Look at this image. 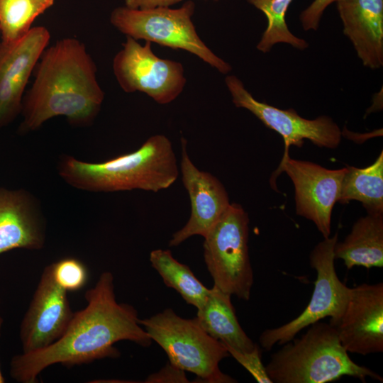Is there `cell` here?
Here are the masks:
<instances>
[{
	"label": "cell",
	"instance_id": "obj_1",
	"mask_svg": "<svg viewBox=\"0 0 383 383\" xmlns=\"http://www.w3.org/2000/svg\"><path fill=\"white\" fill-rule=\"evenodd\" d=\"M84 297L86 307L74 312L57 340L43 349L12 357L10 375L13 379L35 383L39 374L52 365L70 367L103 358H117L121 353L114 344L121 340L143 347L152 344V339L139 323L137 310L116 301L111 272H102Z\"/></svg>",
	"mask_w": 383,
	"mask_h": 383
},
{
	"label": "cell",
	"instance_id": "obj_2",
	"mask_svg": "<svg viewBox=\"0 0 383 383\" xmlns=\"http://www.w3.org/2000/svg\"><path fill=\"white\" fill-rule=\"evenodd\" d=\"M33 72L32 86L23 99L19 134L37 131L57 116L76 127L94 123L104 92L96 79V64L83 42L72 37L56 41L43 50Z\"/></svg>",
	"mask_w": 383,
	"mask_h": 383
},
{
	"label": "cell",
	"instance_id": "obj_3",
	"mask_svg": "<svg viewBox=\"0 0 383 383\" xmlns=\"http://www.w3.org/2000/svg\"><path fill=\"white\" fill-rule=\"evenodd\" d=\"M57 170L67 184L91 192H157L169 188L179 176L172 143L161 134L150 136L135 151L104 162H88L64 155Z\"/></svg>",
	"mask_w": 383,
	"mask_h": 383
},
{
	"label": "cell",
	"instance_id": "obj_4",
	"mask_svg": "<svg viewBox=\"0 0 383 383\" xmlns=\"http://www.w3.org/2000/svg\"><path fill=\"white\" fill-rule=\"evenodd\" d=\"M309 327L271 355L265 368L272 383H326L344 376L382 382L379 374L350 359L334 326L320 321Z\"/></svg>",
	"mask_w": 383,
	"mask_h": 383
},
{
	"label": "cell",
	"instance_id": "obj_5",
	"mask_svg": "<svg viewBox=\"0 0 383 383\" xmlns=\"http://www.w3.org/2000/svg\"><path fill=\"white\" fill-rule=\"evenodd\" d=\"M138 321L152 340L164 350L169 362L195 374L198 382H238L220 370V362L230 356L226 348L204 331L196 317L184 318L167 308Z\"/></svg>",
	"mask_w": 383,
	"mask_h": 383
},
{
	"label": "cell",
	"instance_id": "obj_6",
	"mask_svg": "<svg viewBox=\"0 0 383 383\" xmlns=\"http://www.w3.org/2000/svg\"><path fill=\"white\" fill-rule=\"evenodd\" d=\"M194 9L191 1L178 9L119 6L112 11L110 22L126 36L187 51L221 73H228L231 66L213 53L197 34L192 19Z\"/></svg>",
	"mask_w": 383,
	"mask_h": 383
},
{
	"label": "cell",
	"instance_id": "obj_7",
	"mask_svg": "<svg viewBox=\"0 0 383 383\" xmlns=\"http://www.w3.org/2000/svg\"><path fill=\"white\" fill-rule=\"evenodd\" d=\"M204 238V258L213 285L231 296L249 301L254 277L246 211L240 204L231 203Z\"/></svg>",
	"mask_w": 383,
	"mask_h": 383
},
{
	"label": "cell",
	"instance_id": "obj_8",
	"mask_svg": "<svg viewBox=\"0 0 383 383\" xmlns=\"http://www.w3.org/2000/svg\"><path fill=\"white\" fill-rule=\"evenodd\" d=\"M338 233L324 238L311 250V267L316 272L314 289L305 309L295 318L277 328L265 330L259 337L260 345L270 351L274 345L292 340L301 330L329 317L335 325L343 315L350 288L338 278L335 268L334 247Z\"/></svg>",
	"mask_w": 383,
	"mask_h": 383
},
{
	"label": "cell",
	"instance_id": "obj_9",
	"mask_svg": "<svg viewBox=\"0 0 383 383\" xmlns=\"http://www.w3.org/2000/svg\"><path fill=\"white\" fill-rule=\"evenodd\" d=\"M151 43L141 45L126 36L115 55L112 68L121 88L126 93L143 92L160 104L175 100L186 84L182 65L157 57Z\"/></svg>",
	"mask_w": 383,
	"mask_h": 383
},
{
	"label": "cell",
	"instance_id": "obj_10",
	"mask_svg": "<svg viewBox=\"0 0 383 383\" xmlns=\"http://www.w3.org/2000/svg\"><path fill=\"white\" fill-rule=\"evenodd\" d=\"M225 82L236 107L248 110L265 126L282 137L284 143L283 156L289 155L291 146L301 148L304 140L321 148L334 149L339 145L342 133L331 117L321 116L313 120L306 119L292 109H280L259 101L235 75L227 76Z\"/></svg>",
	"mask_w": 383,
	"mask_h": 383
},
{
	"label": "cell",
	"instance_id": "obj_11",
	"mask_svg": "<svg viewBox=\"0 0 383 383\" xmlns=\"http://www.w3.org/2000/svg\"><path fill=\"white\" fill-rule=\"evenodd\" d=\"M346 170V167L327 169L287 155L283 156L276 172V177L285 172L290 177L294 187L296 214L311 221L323 238L330 237L332 210L338 202Z\"/></svg>",
	"mask_w": 383,
	"mask_h": 383
},
{
	"label": "cell",
	"instance_id": "obj_12",
	"mask_svg": "<svg viewBox=\"0 0 383 383\" xmlns=\"http://www.w3.org/2000/svg\"><path fill=\"white\" fill-rule=\"evenodd\" d=\"M50 39L40 26L15 43L0 42V129L21 115L26 85Z\"/></svg>",
	"mask_w": 383,
	"mask_h": 383
},
{
	"label": "cell",
	"instance_id": "obj_13",
	"mask_svg": "<svg viewBox=\"0 0 383 383\" xmlns=\"http://www.w3.org/2000/svg\"><path fill=\"white\" fill-rule=\"evenodd\" d=\"M74 313L67 292L55 282L51 265L46 266L21 323L23 353L43 349L57 340Z\"/></svg>",
	"mask_w": 383,
	"mask_h": 383
},
{
	"label": "cell",
	"instance_id": "obj_14",
	"mask_svg": "<svg viewBox=\"0 0 383 383\" xmlns=\"http://www.w3.org/2000/svg\"><path fill=\"white\" fill-rule=\"evenodd\" d=\"M333 326L348 353L367 355L383 352V283L350 288L344 312Z\"/></svg>",
	"mask_w": 383,
	"mask_h": 383
},
{
	"label": "cell",
	"instance_id": "obj_15",
	"mask_svg": "<svg viewBox=\"0 0 383 383\" xmlns=\"http://www.w3.org/2000/svg\"><path fill=\"white\" fill-rule=\"evenodd\" d=\"M180 171L182 182L191 204L187 223L173 233L169 246H177L194 235L205 237L226 212L231 203L221 181L211 173L198 169L187 150V140L182 138Z\"/></svg>",
	"mask_w": 383,
	"mask_h": 383
},
{
	"label": "cell",
	"instance_id": "obj_16",
	"mask_svg": "<svg viewBox=\"0 0 383 383\" xmlns=\"http://www.w3.org/2000/svg\"><path fill=\"white\" fill-rule=\"evenodd\" d=\"M45 219L37 198L25 189L0 187V255L14 249L40 250Z\"/></svg>",
	"mask_w": 383,
	"mask_h": 383
},
{
	"label": "cell",
	"instance_id": "obj_17",
	"mask_svg": "<svg viewBox=\"0 0 383 383\" xmlns=\"http://www.w3.org/2000/svg\"><path fill=\"white\" fill-rule=\"evenodd\" d=\"M343 33L365 67L383 65V0H337Z\"/></svg>",
	"mask_w": 383,
	"mask_h": 383
},
{
	"label": "cell",
	"instance_id": "obj_18",
	"mask_svg": "<svg viewBox=\"0 0 383 383\" xmlns=\"http://www.w3.org/2000/svg\"><path fill=\"white\" fill-rule=\"evenodd\" d=\"M231 298L213 285L203 306L197 309L196 318L204 331L224 345L241 353L251 352L256 343L240 326Z\"/></svg>",
	"mask_w": 383,
	"mask_h": 383
},
{
	"label": "cell",
	"instance_id": "obj_19",
	"mask_svg": "<svg viewBox=\"0 0 383 383\" xmlns=\"http://www.w3.org/2000/svg\"><path fill=\"white\" fill-rule=\"evenodd\" d=\"M335 259L347 269L383 267V214L367 213L360 218L343 241L334 247Z\"/></svg>",
	"mask_w": 383,
	"mask_h": 383
},
{
	"label": "cell",
	"instance_id": "obj_20",
	"mask_svg": "<svg viewBox=\"0 0 383 383\" xmlns=\"http://www.w3.org/2000/svg\"><path fill=\"white\" fill-rule=\"evenodd\" d=\"M338 202L362 203L367 213L383 214V152L364 168L346 166Z\"/></svg>",
	"mask_w": 383,
	"mask_h": 383
},
{
	"label": "cell",
	"instance_id": "obj_21",
	"mask_svg": "<svg viewBox=\"0 0 383 383\" xmlns=\"http://www.w3.org/2000/svg\"><path fill=\"white\" fill-rule=\"evenodd\" d=\"M150 261L165 285L176 290L183 299L196 309L206 302L210 289L206 287L190 268L173 257L170 250L151 251Z\"/></svg>",
	"mask_w": 383,
	"mask_h": 383
},
{
	"label": "cell",
	"instance_id": "obj_22",
	"mask_svg": "<svg viewBox=\"0 0 383 383\" xmlns=\"http://www.w3.org/2000/svg\"><path fill=\"white\" fill-rule=\"evenodd\" d=\"M55 3V0H0L1 43H15L32 28L37 17Z\"/></svg>",
	"mask_w": 383,
	"mask_h": 383
},
{
	"label": "cell",
	"instance_id": "obj_23",
	"mask_svg": "<svg viewBox=\"0 0 383 383\" xmlns=\"http://www.w3.org/2000/svg\"><path fill=\"white\" fill-rule=\"evenodd\" d=\"M246 1L261 11L267 20V28L257 45L258 50L268 52L277 43H287L301 50L308 48V43L292 33L286 23V13L293 0Z\"/></svg>",
	"mask_w": 383,
	"mask_h": 383
},
{
	"label": "cell",
	"instance_id": "obj_24",
	"mask_svg": "<svg viewBox=\"0 0 383 383\" xmlns=\"http://www.w3.org/2000/svg\"><path fill=\"white\" fill-rule=\"evenodd\" d=\"M56 284L66 292L83 288L88 280V271L79 260L66 257L50 264Z\"/></svg>",
	"mask_w": 383,
	"mask_h": 383
},
{
	"label": "cell",
	"instance_id": "obj_25",
	"mask_svg": "<svg viewBox=\"0 0 383 383\" xmlns=\"http://www.w3.org/2000/svg\"><path fill=\"white\" fill-rule=\"evenodd\" d=\"M225 347L230 356L231 355L246 369L257 382L272 383L262 362V352L257 344L251 352L248 353H241L230 347L226 345Z\"/></svg>",
	"mask_w": 383,
	"mask_h": 383
},
{
	"label": "cell",
	"instance_id": "obj_26",
	"mask_svg": "<svg viewBox=\"0 0 383 383\" xmlns=\"http://www.w3.org/2000/svg\"><path fill=\"white\" fill-rule=\"evenodd\" d=\"M337 0H313V1L299 16L304 30H316L325 9Z\"/></svg>",
	"mask_w": 383,
	"mask_h": 383
},
{
	"label": "cell",
	"instance_id": "obj_27",
	"mask_svg": "<svg viewBox=\"0 0 383 383\" xmlns=\"http://www.w3.org/2000/svg\"><path fill=\"white\" fill-rule=\"evenodd\" d=\"M145 382L150 383L189 382V380L185 374V371L169 362L157 372L149 375Z\"/></svg>",
	"mask_w": 383,
	"mask_h": 383
},
{
	"label": "cell",
	"instance_id": "obj_28",
	"mask_svg": "<svg viewBox=\"0 0 383 383\" xmlns=\"http://www.w3.org/2000/svg\"><path fill=\"white\" fill-rule=\"evenodd\" d=\"M182 0H125V6L134 9H150L170 7Z\"/></svg>",
	"mask_w": 383,
	"mask_h": 383
},
{
	"label": "cell",
	"instance_id": "obj_29",
	"mask_svg": "<svg viewBox=\"0 0 383 383\" xmlns=\"http://www.w3.org/2000/svg\"><path fill=\"white\" fill-rule=\"evenodd\" d=\"M2 323H3V318L0 316V334H1V329L2 326ZM4 382H5L4 378L3 377V374L1 371V367H0V383H4Z\"/></svg>",
	"mask_w": 383,
	"mask_h": 383
},
{
	"label": "cell",
	"instance_id": "obj_30",
	"mask_svg": "<svg viewBox=\"0 0 383 383\" xmlns=\"http://www.w3.org/2000/svg\"><path fill=\"white\" fill-rule=\"evenodd\" d=\"M215 1H216V0H215Z\"/></svg>",
	"mask_w": 383,
	"mask_h": 383
}]
</instances>
